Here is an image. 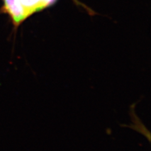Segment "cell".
Returning a JSON list of instances; mask_svg holds the SVG:
<instances>
[{
    "instance_id": "cell-1",
    "label": "cell",
    "mask_w": 151,
    "mask_h": 151,
    "mask_svg": "<svg viewBox=\"0 0 151 151\" xmlns=\"http://www.w3.org/2000/svg\"><path fill=\"white\" fill-rule=\"evenodd\" d=\"M57 0H2L0 13L10 19L16 30L22 23L34 13L54 4Z\"/></svg>"
}]
</instances>
